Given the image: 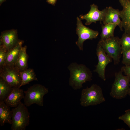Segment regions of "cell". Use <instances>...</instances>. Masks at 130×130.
I'll list each match as a JSON object with an SVG mask.
<instances>
[{"label":"cell","instance_id":"obj_1","mask_svg":"<svg viewBox=\"0 0 130 130\" xmlns=\"http://www.w3.org/2000/svg\"><path fill=\"white\" fill-rule=\"evenodd\" d=\"M68 68L70 72L69 84L74 90L80 89L83 84L92 80V72L85 65L73 62Z\"/></svg>","mask_w":130,"mask_h":130},{"label":"cell","instance_id":"obj_2","mask_svg":"<svg viewBox=\"0 0 130 130\" xmlns=\"http://www.w3.org/2000/svg\"><path fill=\"white\" fill-rule=\"evenodd\" d=\"M105 101L101 88L96 84H92L90 87H87L82 91L80 102L82 106L96 105Z\"/></svg>","mask_w":130,"mask_h":130},{"label":"cell","instance_id":"obj_3","mask_svg":"<svg viewBox=\"0 0 130 130\" xmlns=\"http://www.w3.org/2000/svg\"><path fill=\"white\" fill-rule=\"evenodd\" d=\"M12 130H25L30 123V113L27 107L21 102L12 109Z\"/></svg>","mask_w":130,"mask_h":130},{"label":"cell","instance_id":"obj_4","mask_svg":"<svg viewBox=\"0 0 130 130\" xmlns=\"http://www.w3.org/2000/svg\"><path fill=\"white\" fill-rule=\"evenodd\" d=\"M98 43L106 53L113 59L114 64L118 65L122 54L120 39L117 36H114L101 39Z\"/></svg>","mask_w":130,"mask_h":130},{"label":"cell","instance_id":"obj_5","mask_svg":"<svg viewBox=\"0 0 130 130\" xmlns=\"http://www.w3.org/2000/svg\"><path fill=\"white\" fill-rule=\"evenodd\" d=\"M121 71L115 73V80L110 93L111 97L117 99L125 98L129 89L130 78L128 76L123 75Z\"/></svg>","mask_w":130,"mask_h":130},{"label":"cell","instance_id":"obj_6","mask_svg":"<svg viewBox=\"0 0 130 130\" xmlns=\"http://www.w3.org/2000/svg\"><path fill=\"white\" fill-rule=\"evenodd\" d=\"M49 92L48 88L39 84L33 85L24 91L25 95L24 98V104L29 107L33 104L40 106L43 105V97Z\"/></svg>","mask_w":130,"mask_h":130},{"label":"cell","instance_id":"obj_7","mask_svg":"<svg viewBox=\"0 0 130 130\" xmlns=\"http://www.w3.org/2000/svg\"><path fill=\"white\" fill-rule=\"evenodd\" d=\"M76 31L78 39L76 44L79 50L82 51L83 50L84 42L85 40L96 39L99 34L98 31L93 30L84 25L78 17L77 18Z\"/></svg>","mask_w":130,"mask_h":130},{"label":"cell","instance_id":"obj_8","mask_svg":"<svg viewBox=\"0 0 130 130\" xmlns=\"http://www.w3.org/2000/svg\"><path fill=\"white\" fill-rule=\"evenodd\" d=\"M0 77L6 81L12 87L20 88L21 80L20 72L14 66L5 65L0 68Z\"/></svg>","mask_w":130,"mask_h":130},{"label":"cell","instance_id":"obj_9","mask_svg":"<svg viewBox=\"0 0 130 130\" xmlns=\"http://www.w3.org/2000/svg\"><path fill=\"white\" fill-rule=\"evenodd\" d=\"M96 54L98 61V64L95 66V69L93 71L97 72L99 77L105 81V68L107 65L112 62V59L106 53L98 43L96 49Z\"/></svg>","mask_w":130,"mask_h":130},{"label":"cell","instance_id":"obj_10","mask_svg":"<svg viewBox=\"0 0 130 130\" xmlns=\"http://www.w3.org/2000/svg\"><path fill=\"white\" fill-rule=\"evenodd\" d=\"M90 9L89 12L84 15H80V20H85L86 22L85 25H88L92 23H96L97 21H100V23L103 21L107 13L108 7L100 10L98 9V6L94 4L90 5Z\"/></svg>","mask_w":130,"mask_h":130},{"label":"cell","instance_id":"obj_11","mask_svg":"<svg viewBox=\"0 0 130 130\" xmlns=\"http://www.w3.org/2000/svg\"><path fill=\"white\" fill-rule=\"evenodd\" d=\"M20 40L18 38L17 30L4 31L1 32L0 35V46L7 51L14 47Z\"/></svg>","mask_w":130,"mask_h":130},{"label":"cell","instance_id":"obj_12","mask_svg":"<svg viewBox=\"0 0 130 130\" xmlns=\"http://www.w3.org/2000/svg\"><path fill=\"white\" fill-rule=\"evenodd\" d=\"M123 9L119 11L122 26L124 32L130 35V0H119Z\"/></svg>","mask_w":130,"mask_h":130},{"label":"cell","instance_id":"obj_13","mask_svg":"<svg viewBox=\"0 0 130 130\" xmlns=\"http://www.w3.org/2000/svg\"><path fill=\"white\" fill-rule=\"evenodd\" d=\"M119 10L112 6L108 7L107 11L104 20L102 21L104 25L109 23L117 24L121 31L123 30L122 21L120 19Z\"/></svg>","mask_w":130,"mask_h":130},{"label":"cell","instance_id":"obj_14","mask_svg":"<svg viewBox=\"0 0 130 130\" xmlns=\"http://www.w3.org/2000/svg\"><path fill=\"white\" fill-rule=\"evenodd\" d=\"M24 93L22 89L13 87L12 92L4 101L10 107H16L21 102V100L24 98Z\"/></svg>","mask_w":130,"mask_h":130},{"label":"cell","instance_id":"obj_15","mask_svg":"<svg viewBox=\"0 0 130 130\" xmlns=\"http://www.w3.org/2000/svg\"><path fill=\"white\" fill-rule=\"evenodd\" d=\"M23 42V40H20L14 47L7 51L5 65L14 66L19 57Z\"/></svg>","mask_w":130,"mask_h":130},{"label":"cell","instance_id":"obj_16","mask_svg":"<svg viewBox=\"0 0 130 130\" xmlns=\"http://www.w3.org/2000/svg\"><path fill=\"white\" fill-rule=\"evenodd\" d=\"M12 112L10 107L7 105L4 101H0V125L4 126L6 123L11 124Z\"/></svg>","mask_w":130,"mask_h":130},{"label":"cell","instance_id":"obj_17","mask_svg":"<svg viewBox=\"0 0 130 130\" xmlns=\"http://www.w3.org/2000/svg\"><path fill=\"white\" fill-rule=\"evenodd\" d=\"M27 48L26 46L22 47L18 59L14 66L20 72L27 69L28 55L26 53Z\"/></svg>","mask_w":130,"mask_h":130},{"label":"cell","instance_id":"obj_18","mask_svg":"<svg viewBox=\"0 0 130 130\" xmlns=\"http://www.w3.org/2000/svg\"><path fill=\"white\" fill-rule=\"evenodd\" d=\"M20 73L21 80L20 87L32 81H38L35 72L32 69H27L24 71L20 72Z\"/></svg>","mask_w":130,"mask_h":130},{"label":"cell","instance_id":"obj_19","mask_svg":"<svg viewBox=\"0 0 130 130\" xmlns=\"http://www.w3.org/2000/svg\"><path fill=\"white\" fill-rule=\"evenodd\" d=\"M102 31L100 36L101 39H108L114 36V32L117 25L115 23H109L105 25L101 23Z\"/></svg>","mask_w":130,"mask_h":130},{"label":"cell","instance_id":"obj_20","mask_svg":"<svg viewBox=\"0 0 130 130\" xmlns=\"http://www.w3.org/2000/svg\"><path fill=\"white\" fill-rule=\"evenodd\" d=\"M13 87L0 77V101H4L12 92Z\"/></svg>","mask_w":130,"mask_h":130},{"label":"cell","instance_id":"obj_21","mask_svg":"<svg viewBox=\"0 0 130 130\" xmlns=\"http://www.w3.org/2000/svg\"><path fill=\"white\" fill-rule=\"evenodd\" d=\"M120 40L122 53L130 50V35L124 32Z\"/></svg>","mask_w":130,"mask_h":130},{"label":"cell","instance_id":"obj_22","mask_svg":"<svg viewBox=\"0 0 130 130\" xmlns=\"http://www.w3.org/2000/svg\"><path fill=\"white\" fill-rule=\"evenodd\" d=\"M119 119L123 120L130 128V109L125 111V113L119 116Z\"/></svg>","mask_w":130,"mask_h":130},{"label":"cell","instance_id":"obj_23","mask_svg":"<svg viewBox=\"0 0 130 130\" xmlns=\"http://www.w3.org/2000/svg\"><path fill=\"white\" fill-rule=\"evenodd\" d=\"M7 51L4 48L0 46V68L5 64Z\"/></svg>","mask_w":130,"mask_h":130},{"label":"cell","instance_id":"obj_24","mask_svg":"<svg viewBox=\"0 0 130 130\" xmlns=\"http://www.w3.org/2000/svg\"><path fill=\"white\" fill-rule=\"evenodd\" d=\"M123 58L122 63L125 66L130 65V50L122 53Z\"/></svg>","mask_w":130,"mask_h":130},{"label":"cell","instance_id":"obj_25","mask_svg":"<svg viewBox=\"0 0 130 130\" xmlns=\"http://www.w3.org/2000/svg\"><path fill=\"white\" fill-rule=\"evenodd\" d=\"M121 71L124 73V75L128 76L130 78V65L122 66Z\"/></svg>","mask_w":130,"mask_h":130},{"label":"cell","instance_id":"obj_26","mask_svg":"<svg viewBox=\"0 0 130 130\" xmlns=\"http://www.w3.org/2000/svg\"><path fill=\"white\" fill-rule=\"evenodd\" d=\"M57 0H46V1L49 4L55 6Z\"/></svg>","mask_w":130,"mask_h":130},{"label":"cell","instance_id":"obj_27","mask_svg":"<svg viewBox=\"0 0 130 130\" xmlns=\"http://www.w3.org/2000/svg\"><path fill=\"white\" fill-rule=\"evenodd\" d=\"M6 0H0V5L1 6L2 4Z\"/></svg>","mask_w":130,"mask_h":130},{"label":"cell","instance_id":"obj_28","mask_svg":"<svg viewBox=\"0 0 130 130\" xmlns=\"http://www.w3.org/2000/svg\"><path fill=\"white\" fill-rule=\"evenodd\" d=\"M128 95L130 96V83L129 84V91L128 92Z\"/></svg>","mask_w":130,"mask_h":130}]
</instances>
